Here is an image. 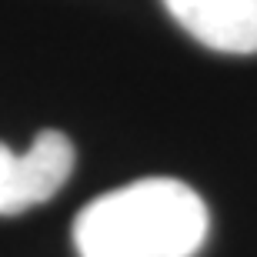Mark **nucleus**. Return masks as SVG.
Instances as JSON below:
<instances>
[{"mask_svg": "<svg viewBox=\"0 0 257 257\" xmlns=\"http://www.w3.org/2000/svg\"><path fill=\"white\" fill-rule=\"evenodd\" d=\"M197 44L217 54H257V0H164Z\"/></svg>", "mask_w": 257, "mask_h": 257, "instance_id": "3", "label": "nucleus"}, {"mask_svg": "<svg viewBox=\"0 0 257 257\" xmlns=\"http://www.w3.org/2000/svg\"><path fill=\"white\" fill-rule=\"evenodd\" d=\"M77 151L60 131H40L27 154H14L0 144V217H14L37 207L74 174Z\"/></svg>", "mask_w": 257, "mask_h": 257, "instance_id": "2", "label": "nucleus"}, {"mask_svg": "<svg viewBox=\"0 0 257 257\" xmlns=\"http://www.w3.org/2000/svg\"><path fill=\"white\" fill-rule=\"evenodd\" d=\"M207 204L174 177H144L90 200L74 220L80 257H194L207 240Z\"/></svg>", "mask_w": 257, "mask_h": 257, "instance_id": "1", "label": "nucleus"}]
</instances>
